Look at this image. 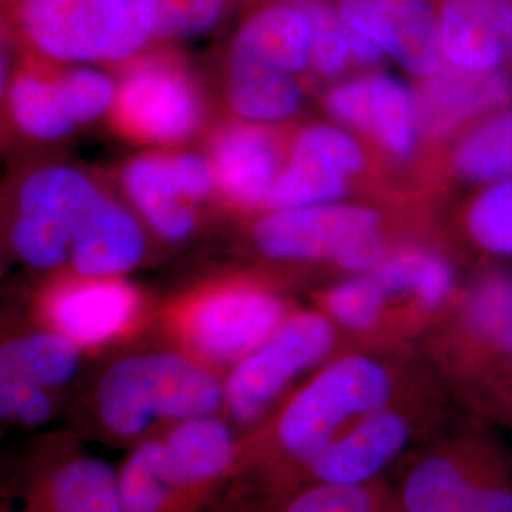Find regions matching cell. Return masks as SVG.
Returning <instances> with one entry per match:
<instances>
[{
    "label": "cell",
    "mask_w": 512,
    "mask_h": 512,
    "mask_svg": "<svg viewBox=\"0 0 512 512\" xmlns=\"http://www.w3.org/2000/svg\"><path fill=\"white\" fill-rule=\"evenodd\" d=\"M393 397L395 380L374 357L346 355L319 366L268 420L239 437L236 467L219 495L224 511H253L296 492L334 440Z\"/></svg>",
    "instance_id": "6da1fadb"
},
{
    "label": "cell",
    "mask_w": 512,
    "mask_h": 512,
    "mask_svg": "<svg viewBox=\"0 0 512 512\" xmlns=\"http://www.w3.org/2000/svg\"><path fill=\"white\" fill-rule=\"evenodd\" d=\"M226 376L183 349H148L103 366L76 406L82 427L114 446L173 423L222 414Z\"/></svg>",
    "instance_id": "7a4b0ae2"
},
{
    "label": "cell",
    "mask_w": 512,
    "mask_h": 512,
    "mask_svg": "<svg viewBox=\"0 0 512 512\" xmlns=\"http://www.w3.org/2000/svg\"><path fill=\"white\" fill-rule=\"evenodd\" d=\"M291 313L287 300L264 283L226 279L171 302L164 325L177 348L219 372H230L262 346Z\"/></svg>",
    "instance_id": "3957f363"
},
{
    "label": "cell",
    "mask_w": 512,
    "mask_h": 512,
    "mask_svg": "<svg viewBox=\"0 0 512 512\" xmlns=\"http://www.w3.org/2000/svg\"><path fill=\"white\" fill-rule=\"evenodd\" d=\"M334 342V323L323 311H293L262 346L226 374L222 414L239 435L255 429L300 385V376L323 365Z\"/></svg>",
    "instance_id": "277c9868"
},
{
    "label": "cell",
    "mask_w": 512,
    "mask_h": 512,
    "mask_svg": "<svg viewBox=\"0 0 512 512\" xmlns=\"http://www.w3.org/2000/svg\"><path fill=\"white\" fill-rule=\"evenodd\" d=\"M19 25L40 54L67 63H116L150 35L137 0H21Z\"/></svg>",
    "instance_id": "5b68a950"
},
{
    "label": "cell",
    "mask_w": 512,
    "mask_h": 512,
    "mask_svg": "<svg viewBox=\"0 0 512 512\" xmlns=\"http://www.w3.org/2000/svg\"><path fill=\"white\" fill-rule=\"evenodd\" d=\"M105 192L82 171L48 165L31 173L18 190L10 243L35 270L69 264L74 239Z\"/></svg>",
    "instance_id": "8992f818"
},
{
    "label": "cell",
    "mask_w": 512,
    "mask_h": 512,
    "mask_svg": "<svg viewBox=\"0 0 512 512\" xmlns=\"http://www.w3.org/2000/svg\"><path fill=\"white\" fill-rule=\"evenodd\" d=\"M19 512H122L118 467L74 435H55L31 458Z\"/></svg>",
    "instance_id": "52a82bcc"
},
{
    "label": "cell",
    "mask_w": 512,
    "mask_h": 512,
    "mask_svg": "<svg viewBox=\"0 0 512 512\" xmlns=\"http://www.w3.org/2000/svg\"><path fill=\"white\" fill-rule=\"evenodd\" d=\"M44 327L82 351H99L131 336L145 317V296L124 277H71L38 300Z\"/></svg>",
    "instance_id": "ba28073f"
},
{
    "label": "cell",
    "mask_w": 512,
    "mask_h": 512,
    "mask_svg": "<svg viewBox=\"0 0 512 512\" xmlns=\"http://www.w3.org/2000/svg\"><path fill=\"white\" fill-rule=\"evenodd\" d=\"M114 116L133 139L177 145L200 128L202 97L181 67L165 61H143L122 80Z\"/></svg>",
    "instance_id": "9c48e42d"
},
{
    "label": "cell",
    "mask_w": 512,
    "mask_h": 512,
    "mask_svg": "<svg viewBox=\"0 0 512 512\" xmlns=\"http://www.w3.org/2000/svg\"><path fill=\"white\" fill-rule=\"evenodd\" d=\"M239 437L224 414L179 421L162 431L179 512H202L219 497L236 467Z\"/></svg>",
    "instance_id": "30bf717a"
},
{
    "label": "cell",
    "mask_w": 512,
    "mask_h": 512,
    "mask_svg": "<svg viewBox=\"0 0 512 512\" xmlns=\"http://www.w3.org/2000/svg\"><path fill=\"white\" fill-rule=\"evenodd\" d=\"M380 224V215L370 207L323 203L268 211L256 222L253 239L262 255L277 262L332 260L346 241Z\"/></svg>",
    "instance_id": "8fae6325"
},
{
    "label": "cell",
    "mask_w": 512,
    "mask_h": 512,
    "mask_svg": "<svg viewBox=\"0 0 512 512\" xmlns=\"http://www.w3.org/2000/svg\"><path fill=\"white\" fill-rule=\"evenodd\" d=\"M325 109L399 160L416 152L421 131L418 93L391 74H368L330 88Z\"/></svg>",
    "instance_id": "7c38bea8"
},
{
    "label": "cell",
    "mask_w": 512,
    "mask_h": 512,
    "mask_svg": "<svg viewBox=\"0 0 512 512\" xmlns=\"http://www.w3.org/2000/svg\"><path fill=\"white\" fill-rule=\"evenodd\" d=\"M334 6L348 27L370 38L406 73L423 80L442 65L431 0H336Z\"/></svg>",
    "instance_id": "4fadbf2b"
},
{
    "label": "cell",
    "mask_w": 512,
    "mask_h": 512,
    "mask_svg": "<svg viewBox=\"0 0 512 512\" xmlns=\"http://www.w3.org/2000/svg\"><path fill=\"white\" fill-rule=\"evenodd\" d=\"M412 421L393 403L353 423L315 459L302 478L308 484H372L412 439Z\"/></svg>",
    "instance_id": "5bb4252c"
},
{
    "label": "cell",
    "mask_w": 512,
    "mask_h": 512,
    "mask_svg": "<svg viewBox=\"0 0 512 512\" xmlns=\"http://www.w3.org/2000/svg\"><path fill=\"white\" fill-rule=\"evenodd\" d=\"M211 165L220 192L239 207H268L285 162L272 131L262 124L220 129L211 145Z\"/></svg>",
    "instance_id": "9a60e30c"
},
{
    "label": "cell",
    "mask_w": 512,
    "mask_h": 512,
    "mask_svg": "<svg viewBox=\"0 0 512 512\" xmlns=\"http://www.w3.org/2000/svg\"><path fill=\"white\" fill-rule=\"evenodd\" d=\"M418 93L421 129L444 135L488 110L503 107L512 93L511 78L495 71H465L442 61L423 78Z\"/></svg>",
    "instance_id": "2e32d148"
},
{
    "label": "cell",
    "mask_w": 512,
    "mask_h": 512,
    "mask_svg": "<svg viewBox=\"0 0 512 512\" xmlns=\"http://www.w3.org/2000/svg\"><path fill=\"white\" fill-rule=\"evenodd\" d=\"M145 253L147 238L139 220L103 194L74 239L69 264L80 277H124Z\"/></svg>",
    "instance_id": "e0dca14e"
},
{
    "label": "cell",
    "mask_w": 512,
    "mask_h": 512,
    "mask_svg": "<svg viewBox=\"0 0 512 512\" xmlns=\"http://www.w3.org/2000/svg\"><path fill=\"white\" fill-rule=\"evenodd\" d=\"M124 188L148 226L167 241L181 243L196 232V205L181 190L173 158L145 154L124 169Z\"/></svg>",
    "instance_id": "ac0fdd59"
},
{
    "label": "cell",
    "mask_w": 512,
    "mask_h": 512,
    "mask_svg": "<svg viewBox=\"0 0 512 512\" xmlns=\"http://www.w3.org/2000/svg\"><path fill=\"white\" fill-rule=\"evenodd\" d=\"M230 52L253 57L296 78L308 71L313 57L310 18L294 2L264 6L241 23Z\"/></svg>",
    "instance_id": "d6986e66"
},
{
    "label": "cell",
    "mask_w": 512,
    "mask_h": 512,
    "mask_svg": "<svg viewBox=\"0 0 512 512\" xmlns=\"http://www.w3.org/2000/svg\"><path fill=\"white\" fill-rule=\"evenodd\" d=\"M437 18L446 63L465 71H495L509 55L492 0H442Z\"/></svg>",
    "instance_id": "ffe728a7"
},
{
    "label": "cell",
    "mask_w": 512,
    "mask_h": 512,
    "mask_svg": "<svg viewBox=\"0 0 512 512\" xmlns=\"http://www.w3.org/2000/svg\"><path fill=\"white\" fill-rule=\"evenodd\" d=\"M84 351L65 334L42 327L2 342L0 378L21 380L61 391L73 384Z\"/></svg>",
    "instance_id": "44dd1931"
},
{
    "label": "cell",
    "mask_w": 512,
    "mask_h": 512,
    "mask_svg": "<svg viewBox=\"0 0 512 512\" xmlns=\"http://www.w3.org/2000/svg\"><path fill=\"white\" fill-rule=\"evenodd\" d=\"M228 101L239 118L266 126L293 118L302 105V92L291 74L230 52Z\"/></svg>",
    "instance_id": "7402d4cb"
},
{
    "label": "cell",
    "mask_w": 512,
    "mask_h": 512,
    "mask_svg": "<svg viewBox=\"0 0 512 512\" xmlns=\"http://www.w3.org/2000/svg\"><path fill=\"white\" fill-rule=\"evenodd\" d=\"M118 495L122 512H179L162 431L128 448L118 465Z\"/></svg>",
    "instance_id": "603a6c76"
},
{
    "label": "cell",
    "mask_w": 512,
    "mask_h": 512,
    "mask_svg": "<svg viewBox=\"0 0 512 512\" xmlns=\"http://www.w3.org/2000/svg\"><path fill=\"white\" fill-rule=\"evenodd\" d=\"M348 181L323 154L294 139L291 156L275 181L266 209H296L338 202L348 190Z\"/></svg>",
    "instance_id": "cb8c5ba5"
},
{
    "label": "cell",
    "mask_w": 512,
    "mask_h": 512,
    "mask_svg": "<svg viewBox=\"0 0 512 512\" xmlns=\"http://www.w3.org/2000/svg\"><path fill=\"white\" fill-rule=\"evenodd\" d=\"M387 296L414 294L423 308L435 310L448 298L454 285L450 266L421 249H401L385 256L372 272Z\"/></svg>",
    "instance_id": "d4e9b609"
},
{
    "label": "cell",
    "mask_w": 512,
    "mask_h": 512,
    "mask_svg": "<svg viewBox=\"0 0 512 512\" xmlns=\"http://www.w3.org/2000/svg\"><path fill=\"white\" fill-rule=\"evenodd\" d=\"M8 105L18 128L40 141L67 137L76 126L63 105L54 76L18 74L10 84Z\"/></svg>",
    "instance_id": "484cf974"
},
{
    "label": "cell",
    "mask_w": 512,
    "mask_h": 512,
    "mask_svg": "<svg viewBox=\"0 0 512 512\" xmlns=\"http://www.w3.org/2000/svg\"><path fill=\"white\" fill-rule=\"evenodd\" d=\"M454 162L465 179L503 183L512 179V109L501 110L471 133L456 148Z\"/></svg>",
    "instance_id": "4316f807"
},
{
    "label": "cell",
    "mask_w": 512,
    "mask_h": 512,
    "mask_svg": "<svg viewBox=\"0 0 512 512\" xmlns=\"http://www.w3.org/2000/svg\"><path fill=\"white\" fill-rule=\"evenodd\" d=\"M471 484L452 459H421L404 478L403 512H459Z\"/></svg>",
    "instance_id": "83f0119b"
},
{
    "label": "cell",
    "mask_w": 512,
    "mask_h": 512,
    "mask_svg": "<svg viewBox=\"0 0 512 512\" xmlns=\"http://www.w3.org/2000/svg\"><path fill=\"white\" fill-rule=\"evenodd\" d=\"M228 0H137L139 18L150 38L188 40L219 25Z\"/></svg>",
    "instance_id": "f1b7e54d"
},
{
    "label": "cell",
    "mask_w": 512,
    "mask_h": 512,
    "mask_svg": "<svg viewBox=\"0 0 512 512\" xmlns=\"http://www.w3.org/2000/svg\"><path fill=\"white\" fill-rule=\"evenodd\" d=\"M245 512H395L372 484H308L268 507Z\"/></svg>",
    "instance_id": "f546056e"
},
{
    "label": "cell",
    "mask_w": 512,
    "mask_h": 512,
    "mask_svg": "<svg viewBox=\"0 0 512 512\" xmlns=\"http://www.w3.org/2000/svg\"><path fill=\"white\" fill-rule=\"evenodd\" d=\"M387 298L374 275H357L319 294V306L332 323L355 332H366L380 323Z\"/></svg>",
    "instance_id": "4dcf8cb0"
},
{
    "label": "cell",
    "mask_w": 512,
    "mask_h": 512,
    "mask_svg": "<svg viewBox=\"0 0 512 512\" xmlns=\"http://www.w3.org/2000/svg\"><path fill=\"white\" fill-rule=\"evenodd\" d=\"M310 18L313 31V71L325 78L344 73L351 59L349 31L336 6L327 0H293Z\"/></svg>",
    "instance_id": "1f68e13d"
},
{
    "label": "cell",
    "mask_w": 512,
    "mask_h": 512,
    "mask_svg": "<svg viewBox=\"0 0 512 512\" xmlns=\"http://www.w3.org/2000/svg\"><path fill=\"white\" fill-rule=\"evenodd\" d=\"M63 105L74 124H90L107 114L114 103L118 88L109 74L90 67H78L55 78Z\"/></svg>",
    "instance_id": "d6a6232c"
},
{
    "label": "cell",
    "mask_w": 512,
    "mask_h": 512,
    "mask_svg": "<svg viewBox=\"0 0 512 512\" xmlns=\"http://www.w3.org/2000/svg\"><path fill=\"white\" fill-rule=\"evenodd\" d=\"M467 315L486 340L512 353V279H484L471 294Z\"/></svg>",
    "instance_id": "836d02e7"
},
{
    "label": "cell",
    "mask_w": 512,
    "mask_h": 512,
    "mask_svg": "<svg viewBox=\"0 0 512 512\" xmlns=\"http://www.w3.org/2000/svg\"><path fill=\"white\" fill-rule=\"evenodd\" d=\"M469 230L480 247L512 256V179L492 184L476 200L469 213Z\"/></svg>",
    "instance_id": "e575fe53"
},
{
    "label": "cell",
    "mask_w": 512,
    "mask_h": 512,
    "mask_svg": "<svg viewBox=\"0 0 512 512\" xmlns=\"http://www.w3.org/2000/svg\"><path fill=\"white\" fill-rule=\"evenodd\" d=\"M61 408V391L0 378V414L4 423L35 431L54 420Z\"/></svg>",
    "instance_id": "d590c367"
},
{
    "label": "cell",
    "mask_w": 512,
    "mask_h": 512,
    "mask_svg": "<svg viewBox=\"0 0 512 512\" xmlns=\"http://www.w3.org/2000/svg\"><path fill=\"white\" fill-rule=\"evenodd\" d=\"M294 139L315 148L348 179L359 175L365 169L366 158L363 148L357 143V139L351 137L344 129L334 128L329 124H311L308 128L300 129Z\"/></svg>",
    "instance_id": "8d00e7d4"
},
{
    "label": "cell",
    "mask_w": 512,
    "mask_h": 512,
    "mask_svg": "<svg viewBox=\"0 0 512 512\" xmlns=\"http://www.w3.org/2000/svg\"><path fill=\"white\" fill-rule=\"evenodd\" d=\"M387 255L389 253L385 247V239L378 228L346 241L342 249L334 255L332 262L351 274L370 275L384 262Z\"/></svg>",
    "instance_id": "74e56055"
},
{
    "label": "cell",
    "mask_w": 512,
    "mask_h": 512,
    "mask_svg": "<svg viewBox=\"0 0 512 512\" xmlns=\"http://www.w3.org/2000/svg\"><path fill=\"white\" fill-rule=\"evenodd\" d=\"M459 512H512V492L503 488L471 486Z\"/></svg>",
    "instance_id": "f35d334b"
},
{
    "label": "cell",
    "mask_w": 512,
    "mask_h": 512,
    "mask_svg": "<svg viewBox=\"0 0 512 512\" xmlns=\"http://www.w3.org/2000/svg\"><path fill=\"white\" fill-rule=\"evenodd\" d=\"M499 31L505 40L507 52L512 55V0H492Z\"/></svg>",
    "instance_id": "ab89813d"
}]
</instances>
